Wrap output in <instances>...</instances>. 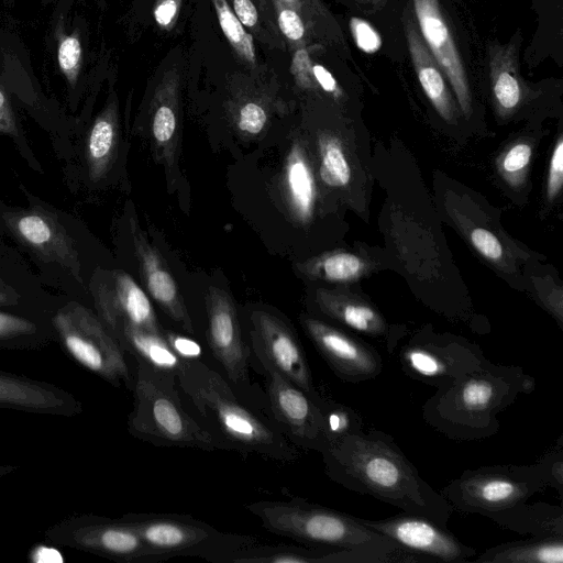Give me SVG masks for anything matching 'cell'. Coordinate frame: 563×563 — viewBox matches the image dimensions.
<instances>
[{
	"label": "cell",
	"mask_w": 563,
	"mask_h": 563,
	"mask_svg": "<svg viewBox=\"0 0 563 563\" xmlns=\"http://www.w3.org/2000/svg\"><path fill=\"white\" fill-rule=\"evenodd\" d=\"M19 188L26 206L7 203L0 197V236L22 254L48 289L88 305L91 277L107 266L97 258L90 233L75 214L23 184Z\"/></svg>",
	"instance_id": "obj_1"
},
{
	"label": "cell",
	"mask_w": 563,
	"mask_h": 563,
	"mask_svg": "<svg viewBox=\"0 0 563 563\" xmlns=\"http://www.w3.org/2000/svg\"><path fill=\"white\" fill-rule=\"evenodd\" d=\"M320 454L324 472L334 483L449 529L453 508L421 477L390 434L375 428L361 431Z\"/></svg>",
	"instance_id": "obj_2"
},
{
	"label": "cell",
	"mask_w": 563,
	"mask_h": 563,
	"mask_svg": "<svg viewBox=\"0 0 563 563\" xmlns=\"http://www.w3.org/2000/svg\"><path fill=\"white\" fill-rule=\"evenodd\" d=\"M534 388V378L522 367L485 358L473 372L437 389L422 406V419L451 440H485L499 431L497 416Z\"/></svg>",
	"instance_id": "obj_3"
},
{
	"label": "cell",
	"mask_w": 563,
	"mask_h": 563,
	"mask_svg": "<svg viewBox=\"0 0 563 563\" xmlns=\"http://www.w3.org/2000/svg\"><path fill=\"white\" fill-rule=\"evenodd\" d=\"M177 383L203 424L230 450L280 463L299 457L298 448L273 420L244 404L228 379L199 358L188 360Z\"/></svg>",
	"instance_id": "obj_4"
},
{
	"label": "cell",
	"mask_w": 563,
	"mask_h": 563,
	"mask_svg": "<svg viewBox=\"0 0 563 563\" xmlns=\"http://www.w3.org/2000/svg\"><path fill=\"white\" fill-rule=\"evenodd\" d=\"M245 508L266 531L302 545L356 551L368 555L373 563H424L420 556L363 525L357 517L298 496L256 500Z\"/></svg>",
	"instance_id": "obj_5"
},
{
	"label": "cell",
	"mask_w": 563,
	"mask_h": 563,
	"mask_svg": "<svg viewBox=\"0 0 563 563\" xmlns=\"http://www.w3.org/2000/svg\"><path fill=\"white\" fill-rule=\"evenodd\" d=\"M134 361L133 408L128 418L132 437L161 448L230 450L222 439L186 410L177 376Z\"/></svg>",
	"instance_id": "obj_6"
},
{
	"label": "cell",
	"mask_w": 563,
	"mask_h": 563,
	"mask_svg": "<svg viewBox=\"0 0 563 563\" xmlns=\"http://www.w3.org/2000/svg\"><path fill=\"white\" fill-rule=\"evenodd\" d=\"M51 323L55 342L69 358L114 387L132 389L125 351L88 305L58 294Z\"/></svg>",
	"instance_id": "obj_7"
},
{
	"label": "cell",
	"mask_w": 563,
	"mask_h": 563,
	"mask_svg": "<svg viewBox=\"0 0 563 563\" xmlns=\"http://www.w3.org/2000/svg\"><path fill=\"white\" fill-rule=\"evenodd\" d=\"M121 517L164 561L197 556L214 563L228 552L258 542L254 536L223 532L190 515L128 512Z\"/></svg>",
	"instance_id": "obj_8"
},
{
	"label": "cell",
	"mask_w": 563,
	"mask_h": 563,
	"mask_svg": "<svg viewBox=\"0 0 563 563\" xmlns=\"http://www.w3.org/2000/svg\"><path fill=\"white\" fill-rule=\"evenodd\" d=\"M547 487L536 462L530 465H487L465 470L449 482L440 494L453 510L485 516L528 501Z\"/></svg>",
	"instance_id": "obj_9"
},
{
	"label": "cell",
	"mask_w": 563,
	"mask_h": 563,
	"mask_svg": "<svg viewBox=\"0 0 563 563\" xmlns=\"http://www.w3.org/2000/svg\"><path fill=\"white\" fill-rule=\"evenodd\" d=\"M44 537L53 545L119 563L164 562L121 516L111 518L93 514L73 515L48 527Z\"/></svg>",
	"instance_id": "obj_10"
},
{
	"label": "cell",
	"mask_w": 563,
	"mask_h": 563,
	"mask_svg": "<svg viewBox=\"0 0 563 563\" xmlns=\"http://www.w3.org/2000/svg\"><path fill=\"white\" fill-rule=\"evenodd\" d=\"M398 358L409 378L439 389L476 369L486 356L466 340L423 332L400 349Z\"/></svg>",
	"instance_id": "obj_11"
},
{
	"label": "cell",
	"mask_w": 563,
	"mask_h": 563,
	"mask_svg": "<svg viewBox=\"0 0 563 563\" xmlns=\"http://www.w3.org/2000/svg\"><path fill=\"white\" fill-rule=\"evenodd\" d=\"M255 358L266 378L273 421L297 448L321 453L325 448V438L320 399L311 397L264 358Z\"/></svg>",
	"instance_id": "obj_12"
},
{
	"label": "cell",
	"mask_w": 563,
	"mask_h": 563,
	"mask_svg": "<svg viewBox=\"0 0 563 563\" xmlns=\"http://www.w3.org/2000/svg\"><path fill=\"white\" fill-rule=\"evenodd\" d=\"M88 306L111 333L130 323L151 332H162L154 308L133 277L120 268L96 269L89 284Z\"/></svg>",
	"instance_id": "obj_13"
},
{
	"label": "cell",
	"mask_w": 563,
	"mask_h": 563,
	"mask_svg": "<svg viewBox=\"0 0 563 563\" xmlns=\"http://www.w3.org/2000/svg\"><path fill=\"white\" fill-rule=\"evenodd\" d=\"M250 347L255 357L267 361L287 379L319 400L305 350L292 328L266 309H254L250 317Z\"/></svg>",
	"instance_id": "obj_14"
},
{
	"label": "cell",
	"mask_w": 563,
	"mask_h": 563,
	"mask_svg": "<svg viewBox=\"0 0 563 563\" xmlns=\"http://www.w3.org/2000/svg\"><path fill=\"white\" fill-rule=\"evenodd\" d=\"M358 519L424 562L465 563L477 554L474 548L427 517L402 511L383 519Z\"/></svg>",
	"instance_id": "obj_15"
},
{
	"label": "cell",
	"mask_w": 563,
	"mask_h": 563,
	"mask_svg": "<svg viewBox=\"0 0 563 563\" xmlns=\"http://www.w3.org/2000/svg\"><path fill=\"white\" fill-rule=\"evenodd\" d=\"M207 341L228 382L240 391L251 389V349L244 340L233 299L224 290L210 287L206 295Z\"/></svg>",
	"instance_id": "obj_16"
},
{
	"label": "cell",
	"mask_w": 563,
	"mask_h": 563,
	"mask_svg": "<svg viewBox=\"0 0 563 563\" xmlns=\"http://www.w3.org/2000/svg\"><path fill=\"white\" fill-rule=\"evenodd\" d=\"M307 335L331 371L343 382L361 383L377 377L383 358L372 345L320 319H300Z\"/></svg>",
	"instance_id": "obj_17"
},
{
	"label": "cell",
	"mask_w": 563,
	"mask_h": 563,
	"mask_svg": "<svg viewBox=\"0 0 563 563\" xmlns=\"http://www.w3.org/2000/svg\"><path fill=\"white\" fill-rule=\"evenodd\" d=\"M0 409L73 418L84 407L71 393L57 385L0 369Z\"/></svg>",
	"instance_id": "obj_18"
},
{
	"label": "cell",
	"mask_w": 563,
	"mask_h": 563,
	"mask_svg": "<svg viewBox=\"0 0 563 563\" xmlns=\"http://www.w3.org/2000/svg\"><path fill=\"white\" fill-rule=\"evenodd\" d=\"M58 294L40 279L22 254L0 241V309L51 312Z\"/></svg>",
	"instance_id": "obj_19"
},
{
	"label": "cell",
	"mask_w": 563,
	"mask_h": 563,
	"mask_svg": "<svg viewBox=\"0 0 563 563\" xmlns=\"http://www.w3.org/2000/svg\"><path fill=\"white\" fill-rule=\"evenodd\" d=\"M129 229L140 272L148 294L173 321L187 333L194 334L191 317L164 258L143 234L134 217L129 219Z\"/></svg>",
	"instance_id": "obj_20"
},
{
	"label": "cell",
	"mask_w": 563,
	"mask_h": 563,
	"mask_svg": "<svg viewBox=\"0 0 563 563\" xmlns=\"http://www.w3.org/2000/svg\"><path fill=\"white\" fill-rule=\"evenodd\" d=\"M413 8L431 55L449 79L464 114L471 112L467 77L437 0H413Z\"/></svg>",
	"instance_id": "obj_21"
},
{
	"label": "cell",
	"mask_w": 563,
	"mask_h": 563,
	"mask_svg": "<svg viewBox=\"0 0 563 563\" xmlns=\"http://www.w3.org/2000/svg\"><path fill=\"white\" fill-rule=\"evenodd\" d=\"M119 145L115 109H104L88 128L79 145V181L88 188L103 183L112 169Z\"/></svg>",
	"instance_id": "obj_22"
},
{
	"label": "cell",
	"mask_w": 563,
	"mask_h": 563,
	"mask_svg": "<svg viewBox=\"0 0 563 563\" xmlns=\"http://www.w3.org/2000/svg\"><path fill=\"white\" fill-rule=\"evenodd\" d=\"M371 558L350 550L291 544H251L219 556L214 563H368Z\"/></svg>",
	"instance_id": "obj_23"
},
{
	"label": "cell",
	"mask_w": 563,
	"mask_h": 563,
	"mask_svg": "<svg viewBox=\"0 0 563 563\" xmlns=\"http://www.w3.org/2000/svg\"><path fill=\"white\" fill-rule=\"evenodd\" d=\"M316 301L321 312L356 332L383 339L391 353L399 335L367 302L320 290Z\"/></svg>",
	"instance_id": "obj_24"
},
{
	"label": "cell",
	"mask_w": 563,
	"mask_h": 563,
	"mask_svg": "<svg viewBox=\"0 0 563 563\" xmlns=\"http://www.w3.org/2000/svg\"><path fill=\"white\" fill-rule=\"evenodd\" d=\"M112 334L126 354L146 365L178 377L187 358L178 355L162 332H151L130 323H121Z\"/></svg>",
	"instance_id": "obj_25"
},
{
	"label": "cell",
	"mask_w": 563,
	"mask_h": 563,
	"mask_svg": "<svg viewBox=\"0 0 563 563\" xmlns=\"http://www.w3.org/2000/svg\"><path fill=\"white\" fill-rule=\"evenodd\" d=\"M51 312L0 309V351H34L55 342Z\"/></svg>",
	"instance_id": "obj_26"
},
{
	"label": "cell",
	"mask_w": 563,
	"mask_h": 563,
	"mask_svg": "<svg viewBox=\"0 0 563 563\" xmlns=\"http://www.w3.org/2000/svg\"><path fill=\"white\" fill-rule=\"evenodd\" d=\"M484 517L498 526L530 536L563 537V509L544 501H522Z\"/></svg>",
	"instance_id": "obj_27"
},
{
	"label": "cell",
	"mask_w": 563,
	"mask_h": 563,
	"mask_svg": "<svg viewBox=\"0 0 563 563\" xmlns=\"http://www.w3.org/2000/svg\"><path fill=\"white\" fill-rule=\"evenodd\" d=\"M475 563H562L563 537L531 536L492 547L472 559Z\"/></svg>",
	"instance_id": "obj_28"
},
{
	"label": "cell",
	"mask_w": 563,
	"mask_h": 563,
	"mask_svg": "<svg viewBox=\"0 0 563 563\" xmlns=\"http://www.w3.org/2000/svg\"><path fill=\"white\" fill-rule=\"evenodd\" d=\"M406 34L412 64L422 89L438 113L450 121L453 115V102L439 65L409 21L406 24Z\"/></svg>",
	"instance_id": "obj_29"
},
{
	"label": "cell",
	"mask_w": 563,
	"mask_h": 563,
	"mask_svg": "<svg viewBox=\"0 0 563 563\" xmlns=\"http://www.w3.org/2000/svg\"><path fill=\"white\" fill-rule=\"evenodd\" d=\"M285 189L290 210L299 221H308L316 200V184L303 150L295 144L286 159Z\"/></svg>",
	"instance_id": "obj_30"
},
{
	"label": "cell",
	"mask_w": 563,
	"mask_h": 563,
	"mask_svg": "<svg viewBox=\"0 0 563 563\" xmlns=\"http://www.w3.org/2000/svg\"><path fill=\"white\" fill-rule=\"evenodd\" d=\"M319 407L323 419L324 450L346 435L363 431V419L353 408L322 394Z\"/></svg>",
	"instance_id": "obj_31"
},
{
	"label": "cell",
	"mask_w": 563,
	"mask_h": 563,
	"mask_svg": "<svg viewBox=\"0 0 563 563\" xmlns=\"http://www.w3.org/2000/svg\"><path fill=\"white\" fill-rule=\"evenodd\" d=\"M364 269L362 260L346 252L331 253L303 265L302 271L331 282H349L358 277Z\"/></svg>",
	"instance_id": "obj_32"
},
{
	"label": "cell",
	"mask_w": 563,
	"mask_h": 563,
	"mask_svg": "<svg viewBox=\"0 0 563 563\" xmlns=\"http://www.w3.org/2000/svg\"><path fill=\"white\" fill-rule=\"evenodd\" d=\"M320 177L330 187L346 186L352 176L343 146L336 137L327 136L319 141Z\"/></svg>",
	"instance_id": "obj_33"
},
{
	"label": "cell",
	"mask_w": 563,
	"mask_h": 563,
	"mask_svg": "<svg viewBox=\"0 0 563 563\" xmlns=\"http://www.w3.org/2000/svg\"><path fill=\"white\" fill-rule=\"evenodd\" d=\"M222 32L234 49L246 62L255 64V48L252 36L244 30L243 24L233 13L227 0H211Z\"/></svg>",
	"instance_id": "obj_34"
},
{
	"label": "cell",
	"mask_w": 563,
	"mask_h": 563,
	"mask_svg": "<svg viewBox=\"0 0 563 563\" xmlns=\"http://www.w3.org/2000/svg\"><path fill=\"white\" fill-rule=\"evenodd\" d=\"M0 135H5L12 140L16 150L27 165L38 173L42 166L32 151L18 119L12 109L11 102L7 93L0 88Z\"/></svg>",
	"instance_id": "obj_35"
},
{
	"label": "cell",
	"mask_w": 563,
	"mask_h": 563,
	"mask_svg": "<svg viewBox=\"0 0 563 563\" xmlns=\"http://www.w3.org/2000/svg\"><path fill=\"white\" fill-rule=\"evenodd\" d=\"M82 49L81 43L76 34L59 32L57 37V62L59 69L71 87H75L80 66Z\"/></svg>",
	"instance_id": "obj_36"
},
{
	"label": "cell",
	"mask_w": 563,
	"mask_h": 563,
	"mask_svg": "<svg viewBox=\"0 0 563 563\" xmlns=\"http://www.w3.org/2000/svg\"><path fill=\"white\" fill-rule=\"evenodd\" d=\"M547 486L554 488L560 496L563 494V441L558 440L554 448L537 461Z\"/></svg>",
	"instance_id": "obj_37"
},
{
	"label": "cell",
	"mask_w": 563,
	"mask_h": 563,
	"mask_svg": "<svg viewBox=\"0 0 563 563\" xmlns=\"http://www.w3.org/2000/svg\"><path fill=\"white\" fill-rule=\"evenodd\" d=\"M532 151L527 143H517L503 156L499 168L509 180L519 179L526 172L531 159Z\"/></svg>",
	"instance_id": "obj_38"
},
{
	"label": "cell",
	"mask_w": 563,
	"mask_h": 563,
	"mask_svg": "<svg viewBox=\"0 0 563 563\" xmlns=\"http://www.w3.org/2000/svg\"><path fill=\"white\" fill-rule=\"evenodd\" d=\"M494 95L499 107L505 111H510L520 101V86L510 73L500 71L495 78Z\"/></svg>",
	"instance_id": "obj_39"
},
{
	"label": "cell",
	"mask_w": 563,
	"mask_h": 563,
	"mask_svg": "<svg viewBox=\"0 0 563 563\" xmlns=\"http://www.w3.org/2000/svg\"><path fill=\"white\" fill-rule=\"evenodd\" d=\"M350 29L357 47L365 53H374L382 46L379 34L366 21L352 18Z\"/></svg>",
	"instance_id": "obj_40"
},
{
	"label": "cell",
	"mask_w": 563,
	"mask_h": 563,
	"mask_svg": "<svg viewBox=\"0 0 563 563\" xmlns=\"http://www.w3.org/2000/svg\"><path fill=\"white\" fill-rule=\"evenodd\" d=\"M267 114L265 110L255 102L244 104L239 113L238 126L249 134H258L265 126Z\"/></svg>",
	"instance_id": "obj_41"
},
{
	"label": "cell",
	"mask_w": 563,
	"mask_h": 563,
	"mask_svg": "<svg viewBox=\"0 0 563 563\" xmlns=\"http://www.w3.org/2000/svg\"><path fill=\"white\" fill-rule=\"evenodd\" d=\"M471 242L488 260L498 261L503 256V246L499 240L484 228H476L471 232Z\"/></svg>",
	"instance_id": "obj_42"
},
{
	"label": "cell",
	"mask_w": 563,
	"mask_h": 563,
	"mask_svg": "<svg viewBox=\"0 0 563 563\" xmlns=\"http://www.w3.org/2000/svg\"><path fill=\"white\" fill-rule=\"evenodd\" d=\"M563 183V140L559 137L553 150L548 175L547 194L550 199L556 197Z\"/></svg>",
	"instance_id": "obj_43"
},
{
	"label": "cell",
	"mask_w": 563,
	"mask_h": 563,
	"mask_svg": "<svg viewBox=\"0 0 563 563\" xmlns=\"http://www.w3.org/2000/svg\"><path fill=\"white\" fill-rule=\"evenodd\" d=\"M278 25L283 34L290 41H299L305 34L303 23L298 13L289 8H282L278 12Z\"/></svg>",
	"instance_id": "obj_44"
},
{
	"label": "cell",
	"mask_w": 563,
	"mask_h": 563,
	"mask_svg": "<svg viewBox=\"0 0 563 563\" xmlns=\"http://www.w3.org/2000/svg\"><path fill=\"white\" fill-rule=\"evenodd\" d=\"M291 71L299 85L308 87L311 85L312 66L308 52L303 48L298 49L292 58Z\"/></svg>",
	"instance_id": "obj_45"
},
{
	"label": "cell",
	"mask_w": 563,
	"mask_h": 563,
	"mask_svg": "<svg viewBox=\"0 0 563 563\" xmlns=\"http://www.w3.org/2000/svg\"><path fill=\"white\" fill-rule=\"evenodd\" d=\"M163 335L172 349L181 357L194 360L200 355V346L195 341L172 332L163 331Z\"/></svg>",
	"instance_id": "obj_46"
},
{
	"label": "cell",
	"mask_w": 563,
	"mask_h": 563,
	"mask_svg": "<svg viewBox=\"0 0 563 563\" xmlns=\"http://www.w3.org/2000/svg\"><path fill=\"white\" fill-rule=\"evenodd\" d=\"M179 0H159L154 9V19L161 27H167L175 20Z\"/></svg>",
	"instance_id": "obj_47"
},
{
	"label": "cell",
	"mask_w": 563,
	"mask_h": 563,
	"mask_svg": "<svg viewBox=\"0 0 563 563\" xmlns=\"http://www.w3.org/2000/svg\"><path fill=\"white\" fill-rule=\"evenodd\" d=\"M233 11L243 25L253 27L257 23V10L251 0H233Z\"/></svg>",
	"instance_id": "obj_48"
},
{
	"label": "cell",
	"mask_w": 563,
	"mask_h": 563,
	"mask_svg": "<svg viewBox=\"0 0 563 563\" xmlns=\"http://www.w3.org/2000/svg\"><path fill=\"white\" fill-rule=\"evenodd\" d=\"M312 74L322 89L327 92L335 93L338 91V85L333 76L321 65L312 66Z\"/></svg>",
	"instance_id": "obj_49"
},
{
	"label": "cell",
	"mask_w": 563,
	"mask_h": 563,
	"mask_svg": "<svg viewBox=\"0 0 563 563\" xmlns=\"http://www.w3.org/2000/svg\"><path fill=\"white\" fill-rule=\"evenodd\" d=\"M15 470H16L15 465L0 464V479H2L5 476L12 474Z\"/></svg>",
	"instance_id": "obj_50"
},
{
	"label": "cell",
	"mask_w": 563,
	"mask_h": 563,
	"mask_svg": "<svg viewBox=\"0 0 563 563\" xmlns=\"http://www.w3.org/2000/svg\"><path fill=\"white\" fill-rule=\"evenodd\" d=\"M283 1L290 3V4H295L298 0H283Z\"/></svg>",
	"instance_id": "obj_51"
}]
</instances>
